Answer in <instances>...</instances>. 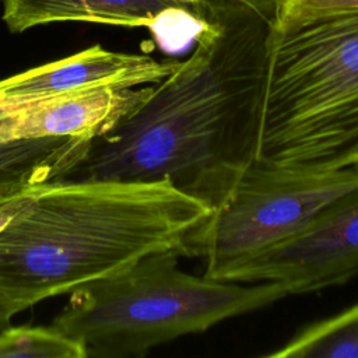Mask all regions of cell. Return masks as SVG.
Here are the masks:
<instances>
[{
  "label": "cell",
  "mask_w": 358,
  "mask_h": 358,
  "mask_svg": "<svg viewBox=\"0 0 358 358\" xmlns=\"http://www.w3.org/2000/svg\"><path fill=\"white\" fill-rule=\"evenodd\" d=\"M354 277H358V190L298 235L234 266L221 280L273 281L288 294H303Z\"/></svg>",
  "instance_id": "6"
},
{
  "label": "cell",
  "mask_w": 358,
  "mask_h": 358,
  "mask_svg": "<svg viewBox=\"0 0 358 358\" xmlns=\"http://www.w3.org/2000/svg\"><path fill=\"white\" fill-rule=\"evenodd\" d=\"M273 27L358 11V0H274Z\"/></svg>",
  "instance_id": "14"
},
{
  "label": "cell",
  "mask_w": 358,
  "mask_h": 358,
  "mask_svg": "<svg viewBox=\"0 0 358 358\" xmlns=\"http://www.w3.org/2000/svg\"><path fill=\"white\" fill-rule=\"evenodd\" d=\"M150 85L99 87L55 96L0 120V144L41 137L95 140L124 119L147 96Z\"/></svg>",
  "instance_id": "8"
},
{
  "label": "cell",
  "mask_w": 358,
  "mask_h": 358,
  "mask_svg": "<svg viewBox=\"0 0 358 358\" xmlns=\"http://www.w3.org/2000/svg\"><path fill=\"white\" fill-rule=\"evenodd\" d=\"M358 165L306 172L256 161L189 236L185 256L221 280L234 266L298 235L352 192Z\"/></svg>",
  "instance_id": "5"
},
{
  "label": "cell",
  "mask_w": 358,
  "mask_h": 358,
  "mask_svg": "<svg viewBox=\"0 0 358 358\" xmlns=\"http://www.w3.org/2000/svg\"><path fill=\"white\" fill-rule=\"evenodd\" d=\"M204 27V20L192 8L175 6L157 15L148 31L158 48L175 55L189 48Z\"/></svg>",
  "instance_id": "13"
},
{
  "label": "cell",
  "mask_w": 358,
  "mask_h": 358,
  "mask_svg": "<svg viewBox=\"0 0 358 358\" xmlns=\"http://www.w3.org/2000/svg\"><path fill=\"white\" fill-rule=\"evenodd\" d=\"M271 1H274V0H271Z\"/></svg>",
  "instance_id": "19"
},
{
  "label": "cell",
  "mask_w": 358,
  "mask_h": 358,
  "mask_svg": "<svg viewBox=\"0 0 358 358\" xmlns=\"http://www.w3.org/2000/svg\"><path fill=\"white\" fill-rule=\"evenodd\" d=\"M179 60H157L148 55L90 46L64 59L32 67L0 80V94L13 96H55L90 88H134L161 81Z\"/></svg>",
  "instance_id": "7"
},
{
  "label": "cell",
  "mask_w": 358,
  "mask_h": 358,
  "mask_svg": "<svg viewBox=\"0 0 358 358\" xmlns=\"http://www.w3.org/2000/svg\"><path fill=\"white\" fill-rule=\"evenodd\" d=\"M43 183V182H42ZM38 182L24 180V179H11V180H0V204L28 192Z\"/></svg>",
  "instance_id": "15"
},
{
  "label": "cell",
  "mask_w": 358,
  "mask_h": 358,
  "mask_svg": "<svg viewBox=\"0 0 358 358\" xmlns=\"http://www.w3.org/2000/svg\"><path fill=\"white\" fill-rule=\"evenodd\" d=\"M358 154V11L273 27L257 161L306 172Z\"/></svg>",
  "instance_id": "3"
},
{
  "label": "cell",
  "mask_w": 358,
  "mask_h": 358,
  "mask_svg": "<svg viewBox=\"0 0 358 358\" xmlns=\"http://www.w3.org/2000/svg\"><path fill=\"white\" fill-rule=\"evenodd\" d=\"M179 252L148 255L113 275L80 285L52 327L88 357H143L175 338L264 308L288 295L280 282L241 285L179 268Z\"/></svg>",
  "instance_id": "4"
},
{
  "label": "cell",
  "mask_w": 358,
  "mask_h": 358,
  "mask_svg": "<svg viewBox=\"0 0 358 358\" xmlns=\"http://www.w3.org/2000/svg\"><path fill=\"white\" fill-rule=\"evenodd\" d=\"M11 315L4 309V306L0 303V329L6 327L7 324H10V320H11Z\"/></svg>",
  "instance_id": "16"
},
{
  "label": "cell",
  "mask_w": 358,
  "mask_h": 358,
  "mask_svg": "<svg viewBox=\"0 0 358 358\" xmlns=\"http://www.w3.org/2000/svg\"><path fill=\"white\" fill-rule=\"evenodd\" d=\"M267 358H358V305L308 326Z\"/></svg>",
  "instance_id": "11"
},
{
  "label": "cell",
  "mask_w": 358,
  "mask_h": 358,
  "mask_svg": "<svg viewBox=\"0 0 358 358\" xmlns=\"http://www.w3.org/2000/svg\"><path fill=\"white\" fill-rule=\"evenodd\" d=\"M0 358H88L85 347L49 326L0 329Z\"/></svg>",
  "instance_id": "12"
},
{
  "label": "cell",
  "mask_w": 358,
  "mask_h": 358,
  "mask_svg": "<svg viewBox=\"0 0 358 358\" xmlns=\"http://www.w3.org/2000/svg\"><path fill=\"white\" fill-rule=\"evenodd\" d=\"M193 52L95 138L66 179L171 180L213 211L257 161L271 0H201Z\"/></svg>",
  "instance_id": "1"
},
{
  "label": "cell",
  "mask_w": 358,
  "mask_h": 358,
  "mask_svg": "<svg viewBox=\"0 0 358 358\" xmlns=\"http://www.w3.org/2000/svg\"><path fill=\"white\" fill-rule=\"evenodd\" d=\"M171 1H175V3H178V4H182V6H185V7H189V8H192L193 11H194L196 7L201 3V0H171Z\"/></svg>",
  "instance_id": "17"
},
{
  "label": "cell",
  "mask_w": 358,
  "mask_h": 358,
  "mask_svg": "<svg viewBox=\"0 0 358 358\" xmlns=\"http://www.w3.org/2000/svg\"><path fill=\"white\" fill-rule=\"evenodd\" d=\"M351 165H358V154L354 157V159H352V162H351ZM350 165V166H351Z\"/></svg>",
  "instance_id": "18"
},
{
  "label": "cell",
  "mask_w": 358,
  "mask_h": 358,
  "mask_svg": "<svg viewBox=\"0 0 358 358\" xmlns=\"http://www.w3.org/2000/svg\"><path fill=\"white\" fill-rule=\"evenodd\" d=\"M171 0H3V22L13 34L64 21L150 28Z\"/></svg>",
  "instance_id": "9"
},
{
  "label": "cell",
  "mask_w": 358,
  "mask_h": 358,
  "mask_svg": "<svg viewBox=\"0 0 358 358\" xmlns=\"http://www.w3.org/2000/svg\"><path fill=\"white\" fill-rule=\"evenodd\" d=\"M91 138L41 137L0 144V180L63 179L87 154Z\"/></svg>",
  "instance_id": "10"
},
{
  "label": "cell",
  "mask_w": 358,
  "mask_h": 358,
  "mask_svg": "<svg viewBox=\"0 0 358 358\" xmlns=\"http://www.w3.org/2000/svg\"><path fill=\"white\" fill-rule=\"evenodd\" d=\"M213 208L171 180L55 179L0 229V303L15 316L143 257L186 253Z\"/></svg>",
  "instance_id": "2"
}]
</instances>
